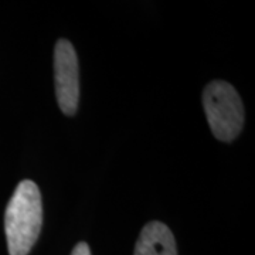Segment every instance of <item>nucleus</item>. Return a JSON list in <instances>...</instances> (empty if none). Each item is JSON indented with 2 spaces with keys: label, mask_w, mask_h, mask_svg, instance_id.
I'll return each mask as SVG.
<instances>
[{
  "label": "nucleus",
  "mask_w": 255,
  "mask_h": 255,
  "mask_svg": "<svg viewBox=\"0 0 255 255\" xmlns=\"http://www.w3.org/2000/svg\"><path fill=\"white\" fill-rule=\"evenodd\" d=\"M43 226V203L33 180L18 183L4 214V230L10 255H27Z\"/></svg>",
  "instance_id": "nucleus-1"
},
{
  "label": "nucleus",
  "mask_w": 255,
  "mask_h": 255,
  "mask_svg": "<svg viewBox=\"0 0 255 255\" xmlns=\"http://www.w3.org/2000/svg\"><path fill=\"white\" fill-rule=\"evenodd\" d=\"M55 95L65 115H74L80 100L78 60L73 44L68 40H58L54 51Z\"/></svg>",
  "instance_id": "nucleus-3"
},
{
  "label": "nucleus",
  "mask_w": 255,
  "mask_h": 255,
  "mask_svg": "<svg viewBox=\"0 0 255 255\" xmlns=\"http://www.w3.org/2000/svg\"><path fill=\"white\" fill-rule=\"evenodd\" d=\"M71 255H91V251H90V247L87 243H78L74 247Z\"/></svg>",
  "instance_id": "nucleus-5"
},
{
  "label": "nucleus",
  "mask_w": 255,
  "mask_h": 255,
  "mask_svg": "<svg viewBox=\"0 0 255 255\" xmlns=\"http://www.w3.org/2000/svg\"><path fill=\"white\" fill-rule=\"evenodd\" d=\"M203 105L210 129L221 142H231L240 135L244 124L241 98L231 84L211 81L203 91Z\"/></svg>",
  "instance_id": "nucleus-2"
},
{
  "label": "nucleus",
  "mask_w": 255,
  "mask_h": 255,
  "mask_svg": "<svg viewBox=\"0 0 255 255\" xmlns=\"http://www.w3.org/2000/svg\"><path fill=\"white\" fill-rule=\"evenodd\" d=\"M135 255H177L170 228L160 221L147 223L137 238Z\"/></svg>",
  "instance_id": "nucleus-4"
}]
</instances>
